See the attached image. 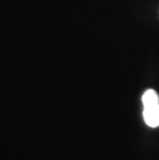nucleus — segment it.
<instances>
[{"label":"nucleus","mask_w":159,"mask_h":160,"mask_svg":"<svg viewBox=\"0 0 159 160\" xmlns=\"http://www.w3.org/2000/svg\"><path fill=\"white\" fill-rule=\"evenodd\" d=\"M144 111V120L148 126L152 128L159 126V96L157 92L153 89H149L143 94L142 97Z\"/></svg>","instance_id":"nucleus-1"}]
</instances>
